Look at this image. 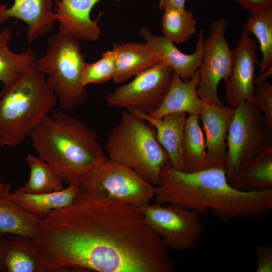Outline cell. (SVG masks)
I'll list each match as a JSON object with an SVG mask.
<instances>
[{
  "instance_id": "6da1fadb",
  "label": "cell",
  "mask_w": 272,
  "mask_h": 272,
  "mask_svg": "<svg viewBox=\"0 0 272 272\" xmlns=\"http://www.w3.org/2000/svg\"><path fill=\"white\" fill-rule=\"evenodd\" d=\"M32 239L46 272H172L168 248L140 209L87 193L39 219Z\"/></svg>"
},
{
  "instance_id": "7a4b0ae2",
  "label": "cell",
  "mask_w": 272,
  "mask_h": 272,
  "mask_svg": "<svg viewBox=\"0 0 272 272\" xmlns=\"http://www.w3.org/2000/svg\"><path fill=\"white\" fill-rule=\"evenodd\" d=\"M154 197L158 203H178L200 215L211 211L224 221L259 218L272 209V189L240 190L229 182L221 168L188 172L174 168L169 162L161 171Z\"/></svg>"
},
{
  "instance_id": "3957f363",
  "label": "cell",
  "mask_w": 272,
  "mask_h": 272,
  "mask_svg": "<svg viewBox=\"0 0 272 272\" xmlns=\"http://www.w3.org/2000/svg\"><path fill=\"white\" fill-rule=\"evenodd\" d=\"M29 137L38 157L63 181L80 188L108 159L96 131L60 108L47 115Z\"/></svg>"
},
{
  "instance_id": "277c9868",
  "label": "cell",
  "mask_w": 272,
  "mask_h": 272,
  "mask_svg": "<svg viewBox=\"0 0 272 272\" xmlns=\"http://www.w3.org/2000/svg\"><path fill=\"white\" fill-rule=\"evenodd\" d=\"M57 100L36 62L0 93V145H19L52 110Z\"/></svg>"
},
{
  "instance_id": "5b68a950",
  "label": "cell",
  "mask_w": 272,
  "mask_h": 272,
  "mask_svg": "<svg viewBox=\"0 0 272 272\" xmlns=\"http://www.w3.org/2000/svg\"><path fill=\"white\" fill-rule=\"evenodd\" d=\"M105 149L109 159L131 168L155 186L169 162L155 129L127 110L122 112L118 123L109 133Z\"/></svg>"
},
{
  "instance_id": "8992f818",
  "label": "cell",
  "mask_w": 272,
  "mask_h": 272,
  "mask_svg": "<svg viewBox=\"0 0 272 272\" xmlns=\"http://www.w3.org/2000/svg\"><path fill=\"white\" fill-rule=\"evenodd\" d=\"M85 57L79 40L58 31L49 37L45 54L37 58L38 67L48 75L46 81L64 111L87 100L88 94L81 81Z\"/></svg>"
},
{
  "instance_id": "52a82bcc",
  "label": "cell",
  "mask_w": 272,
  "mask_h": 272,
  "mask_svg": "<svg viewBox=\"0 0 272 272\" xmlns=\"http://www.w3.org/2000/svg\"><path fill=\"white\" fill-rule=\"evenodd\" d=\"M272 147V128L256 105L244 101L235 109L227 135L226 173L231 183L252 159Z\"/></svg>"
},
{
  "instance_id": "ba28073f",
  "label": "cell",
  "mask_w": 272,
  "mask_h": 272,
  "mask_svg": "<svg viewBox=\"0 0 272 272\" xmlns=\"http://www.w3.org/2000/svg\"><path fill=\"white\" fill-rule=\"evenodd\" d=\"M81 189L141 208L151 203L156 186L131 168L108 158L95 169Z\"/></svg>"
},
{
  "instance_id": "9c48e42d",
  "label": "cell",
  "mask_w": 272,
  "mask_h": 272,
  "mask_svg": "<svg viewBox=\"0 0 272 272\" xmlns=\"http://www.w3.org/2000/svg\"><path fill=\"white\" fill-rule=\"evenodd\" d=\"M165 205L155 202L139 209L146 222L168 249L192 248L205 230L200 215L178 203Z\"/></svg>"
},
{
  "instance_id": "30bf717a",
  "label": "cell",
  "mask_w": 272,
  "mask_h": 272,
  "mask_svg": "<svg viewBox=\"0 0 272 272\" xmlns=\"http://www.w3.org/2000/svg\"><path fill=\"white\" fill-rule=\"evenodd\" d=\"M174 71L163 62L135 76L124 85L116 88L105 97L112 108L132 109L149 114L160 106L171 84Z\"/></svg>"
},
{
  "instance_id": "8fae6325",
  "label": "cell",
  "mask_w": 272,
  "mask_h": 272,
  "mask_svg": "<svg viewBox=\"0 0 272 272\" xmlns=\"http://www.w3.org/2000/svg\"><path fill=\"white\" fill-rule=\"evenodd\" d=\"M227 27V21L224 19L213 21L209 26V35L205 38L196 89L204 103L223 105L218 96V85L229 77L232 57V50L225 36Z\"/></svg>"
},
{
  "instance_id": "7c38bea8",
  "label": "cell",
  "mask_w": 272,
  "mask_h": 272,
  "mask_svg": "<svg viewBox=\"0 0 272 272\" xmlns=\"http://www.w3.org/2000/svg\"><path fill=\"white\" fill-rule=\"evenodd\" d=\"M256 50V43L243 30L232 50L230 73L224 81L226 100L233 109L244 101L256 105L254 96L255 67L259 62Z\"/></svg>"
},
{
  "instance_id": "4fadbf2b",
  "label": "cell",
  "mask_w": 272,
  "mask_h": 272,
  "mask_svg": "<svg viewBox=\"0 0 272 272\" xmlns=\"http://www.w3.org/2000/svg\"><path fill=\"white\" fill-rule=\"evenodd\" d=\"M234 109L229 105L204 103L199 115L205 132V142L211 167L226 171L227 135Z\"/></svg>"
},
{
  "instance_id": "5bb4252c",
  "label": "cell",
  "mask_w": 272,
  "mask_h": 272,
  "mask_svg": "<svg viewBox=\"0 0 272 272\" xmlns=\"http://www.w3.org/2000/svg\"><path fill=\"white\" fill-rule=\"evenodd\" d=\"M101 0H54L55 13L59 22L58 31L78 40H98L101 29L98 21L103 12L92 20L91 12ZM119 2L120 0H114Z\"/></svg>"
},
{
  "instance_id": "9a60e30c",
  "label": "cell",
  "mask_w": 272,
  "mask_h": 272,
  "mask_svg": "<svg viewBox=\"0 0 272 272\" xmlns=\"http://www.w3.org/2000/svg\"><path fill=\"white\" fill-rule=\"evenodd\" d=\"M142 37L148 47L160 57L161 61L170 66L184 81L192 78L199 69L204 52V30L200 29L195 51L191 54L181 52L175 44L163 36L152 34L143 26L139 30Z\"/></svg>"
},
{
  "instance_id": "2e32d148",
  "label": "cell",
  "mask_w": 272,
  "mask_h": 272,
  "mask_svg": "<svg viewBox=\"0 0 272 272\" xmlns=\"http://www.w3.org/2000/svg\"><path fill=\"white\" fill-rule=\"evenodd\" d=\"M126 110L147 121L154 128L156 139L167 153L170 164L178 170L185 171L182 145L186 113H171L158 119L152 117L140 110L132 109Z\"/></svg>"
},
{
  "instance_id": "e0dca14e",
  "label": "cell",
  "mask_w": 272,
  "mask_h": 272,
  "mask_svg": "<svg viewBox=\"0 0 272 272\" xmlns=\"http://www.w3.org/2000/svg\"><path fill=\"white\" fill-rule=\"evenodd\" d=\"M52 0H14L10 8L0 4V15L7 19L15 18L27 24V37L29 42L44 35L57 21L52 10Z\"/></svg>"
},
{
  "instance_id": "ac0fdd59",
  "label": "cell",
  "mask_w": 272,
  "mask_h": 272,
  "mask_svg": "<svg viewBox=\"0 0 272 272\" xmlns=\"http://www.w3.org/2000/svg\"><path fill=\"white\" fill-rule=\"evenodd\" d=\"M198 78V70L186 81L174 72L170 87L162 103L158 109L148 114L158 119L168 114L178 112L199 115L204 103L196 92Z\"/></svg>"
},
{
  "instance_id": "d6986e66",
  "label": "cell",
  "mask_w": 272,
  "mask_h": 272,
  "mask_svg": "<svg viewBox=\"0 0 272 272\" xmlns=\"http://www.w3.org/2000/svg\"><path fill=\"white\" fill-rule=\"evenodd\" d=\"M3 258L8 272L46 271L47 262L32 239L21 235H3Z\"/></svg>"
},
{
  "instance_id": "ffe728a7",
  "label": "cell",
  "mask_w": 272,
  "mask_h": 272,
  "mask_svg": "<svg viewBox=\"0 0 272 272\" xmlns=\"http://www.w3.org/2000/svg\"><path fill=\"white\" fill-rule=\"evenodd\" d=\"M80 190V187L72 183L60 190L43 193L26 192L21 186L10 193V198L24 211L40 219L55 210L71 206Z\"/></svg>"
},
{
  "instance_id": "44dd1931",
  "label": "cell",
  "mask_w": 272,
  "mask_h": 272,
  "mask_svg": "<svg viewBox=\"0 0 272 272\" xmlns=\"http://www.w3.org/2000/svg\"><path fill=\"white\" fill-rule=\"evenodd\" d=\"M115 66L112 80L122 83L147 69L162 62L160 56L146 43H114Z\"/></svg>"
},
{
  "instance_id": "7402d4cb",
  "label": "cell",
  "mask_w": 272,
  "mask_h": 272,
  "mask_svg": "<svg viewBox=\"0 0 272 272\" xmlns=\"http://www.w3.org/2000/svg\"><path fill=\"white\" fill-rule=\"evenodd\" d=\"M12 185L8 183L0 193V235L18 234L35 239L38 236L39 218L24 211L10 198Z\"/></svg>"
},
{
  "instance_id": "603a6c76",
  "label": "cell",
  "mask_w": 272,
  "mask_h": 272,
  "mask_svg": "<svg viewBox=\"0 0 272 272\" xmlns=\"http://www.w3.org/2000/svg\"><path fill=\"white\" fill-rule=\"evenodd\" d=\"M12 37L10 28L0 32V82L4 85L2 91L15 84L37 60L30 48L20 54L13 53L8 45Z\"/></svg>"
},
{
  "instance_id": "cb8c5ba5",
  "label": "cell",
  "mask_w": 272,
  "mask_h": 272,
  "mask_svg": "<svg viewBox=\"0 0 272 272\" xmlns=\"http://www.w3.org/2000/svg\"><path fill=\"white\" fill-rule=\"evenodd\" d=\"M199 119V115L197 114H189L186 119L182 145L186 172H193L211 167Z\"/></svg>"
},
{
  "instance_id": "d4e9b609",
  "label": "cell",
  "mask_w": 272,
  "mask_h": 272,
  "mask_svg": "<svg viewBox=\"0 0 272 272\" xmlns=\"http://www.w3.org/2000/svg\"><path fill=\"white\" fill-rule=\"evenodd\" d=\"M231 184L235 188L243 191L272 189V147L247 163Z\"/></svg>"
},
{
  "instance_id": "484cf974",
  "label": "cell",
  "mask_w": 272,
  "mask_h": 272,
  "mask_svg": "<svg viewBox=\"0 0 272 272\" xmlns=\"http://www.w3.org/2000/svg\"><path fill=\"white\" fill-rule=\"evenodd\" d=\"M243 28L248 34H253L258 41L262 55L257 64L260 72L272 69V9L250 15Z\"/></svg>"
},
{
  "instance_id": "4316f807",
  "label": "cell",
  "mask_w": 272,
  "mask_h": 272,
  "mask_svg": "<svg viewBox=\"0 0 272 272\" xmlns=\"http://www.w3.org/2000/svg\"><path fill=\"white\" fill-rule=\"evenodd\" d=\"M161 19L163 36L174 44L185 42L196 32L197 21L191 11L167 8Z\"/></svg>"
},
{
  "instance_id": "83f0119b",
  "label": "cell",
  "mask_w": 272,
  "mask_h": 272,
  "mask_svg": "<svg viewBox=\"0 0 272 272\" xmlns=\"http://www.w3.org/2000/svg\"><path fill=\"white\" fill-rule=\"evenodd\" d=\"M26 160L30 174L28 181L21 186L24 191L31 193H43L64 188L63 181L46 162L30 154L26 157Z\"/></svg>"
},
{
  "instance_id": "f1b7e54d",
  "label": "cell",
  "mask_w": 272,
  "mask_h": 272,
  "mask_svg": "<svg viewBox=\"0 0 272 272\" xmlns=\"http://www.w3.org/2000/svg\"><path fill=\"white\" fill-rule=\"evenodd\" d=\"M115 66V54L112 49L102 54V57L91 63L86 62L81 75V83L100 84L112 79Z\"/></svg>"
},
{
  "instance_id": "f546056e",
  "label": "cell",
  "mask_w": 272,
  "mask_h": 272,
  "mask_svg": "<svg viewBox=\"0 0 272 272\" xmlns=\"http://www.w3.org/2000/svg\"><path fill=\"white\" fill-rule=\"evenodd\" d=\"M257 85L254 93L256 106L272 128V84L266 80Z\"/></svg>"
},
{
  "instance_id": "4dcf8cb0",
  "label": "cell",
  "mask_w": 272,
  "mask_h": 272,
  "mask_svg": "<svg viewBox=\"0 0 272 272\" xmlns=\"http://www.w3.org/2000/svg\"><path fill=\"white\" fill-rule=\"evenodd\" d=\"M256 271H272V246L258 245L255 247Z\"/></svg>"
},
{
  "instance_id": "1f68e13d",
  "label": "cell",
  "mask_w": 272,
  "mask_h": 272,
  "mask_svg": "<svg viewBox=\"0 0 272 272\" xmlns=\"http://www.w3.org/2000/svg\"><path fill=\"white\" fill-rule=\"evenodd\" d=\"M239 6L245 9L250 15L272 9V0H234Z\"/></svg>"
},
{
  "instance_id": "d6a6232c",
  "label": "cell",
  "mask_w": 272,
  "mask_h": 272,
  "mask_svg": "<svg viewBox=\"0 0 272 272\" xmlns=\"http://www.w3.org/2000/svg\"><path fill=\"white\" fill-rule=\"evenodd\" d=\"M186 0H160L159 7L164 11L167 8L185 9Z\"/></svg>"
},
{
  "instance_id": "836d02e7",
  "label": "cell",
  "mask_w": 272,
  "mask_h": 272,
  "mask_svg": "<svg viewBox=\"0 0 272 272\" xmlns=\"http://www.w3.org/2000/svg\"><path fill=\"white\" fill-rule=\"evenodd\" d=\"M272 69H269L265 71L262 72L261 74L259 75L254 79V84H258L263 82L266 80V79L271 76Z\"/></svg>"
},
{
  "instance_id": "e575fe53",
  "label": "cell",
  "mask_w": 272,
  "mask_h": 272,
  "mask_svg": "<svg viewBox=\"0 0 272 272\" xmlns=\"http://www.w3.org/2000/svg\"><path fill=\"white\" fill-rule=\"evenodd\" d=\"M3 235H0V272L7 271L3 258Z\"/></svg>"
},
{
  "instance_id": "d590c367",
  "label": "cell",
  "mask_w": 272,
  "mask_h": 272,
  "mask_svg": "<svg viewBox=\"0 0 272 272\" xmlns=\"http://www.w3.org/2000/svg\"><path fill=\"white\" fill-rule=\"evenodd\" d=\"M8 185L7 184H4L0 179V193L3 192L6 188Z\"/></svg>"
},
{
  "instance_id": "8d00e7d4",
  "label": "cell",
  "mask_w": 272,
  "mask_h": 272,
  "mask_svg": "<svg viewBox=\"0 0 272 272\" xmlns=\"http://www.w3.org/2000/svg\"><path fill=\"white\" fill-rule=\"evenodd\" d=\"M8 19L1 16L0 15V25L6 22Z\"/></svg>"
}]
</instances>
